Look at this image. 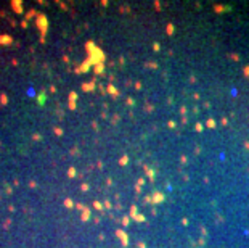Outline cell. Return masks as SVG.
Segmentation results:
<instances>
[{"instance_id": "cell-1", "label": "cell", "mask_w": 249, "mask_h": 248, "mask_svg": "<svg viewBox=\"0 0 249 248\" xmlns=\"http://www.w3.org/2000/svg\"><path fill=\"white\" fill-rule=\"evenodd\" d=\"M8 42H11L8 36H0V44H8Z\"/></svg>"}, {"instance_id": "cell-2", "label": "cell", "mask_w": 249, "mask_h": 248, "mask_svg": "<svg viewBox=\"0 0 249 248\" xmlns=\"http://www.w3.org/2000/svg\"><path fill=\"white\" fill-rule=\"evenodd\" d=\"M15 10H16V11H21V7H19V3H18V5L15 3Z\"/></svg>"}]
</instances>
